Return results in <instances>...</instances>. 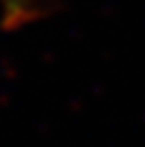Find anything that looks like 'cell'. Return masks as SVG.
Listing matches in <instances>:
<instances>
[{"label":"cell","mask_w":145,"mask_h":147,"mask_svg":"<svg viewBox=\"0 0 145 147\" xmlns=\"http://www.w3.org/2000/svg\"><path fill=\"white\" fill-rule=\"evenodd\" d=\"M52 0H0V17L3 29L17 31L22 26H29L48 12Z\"/></svg>","instance_id":"obj_1"}]
</instances>
